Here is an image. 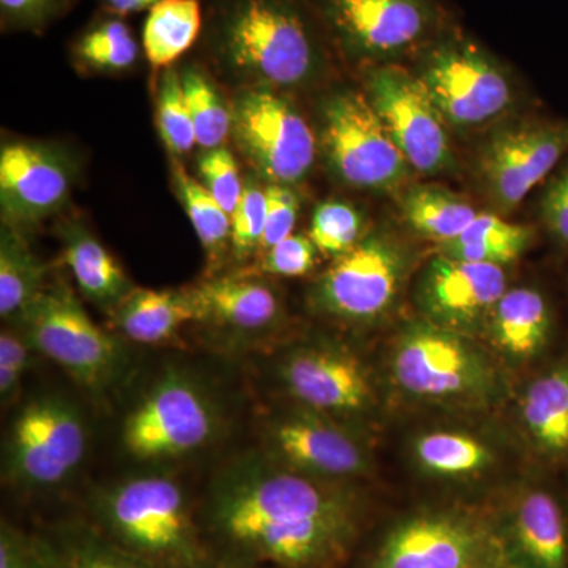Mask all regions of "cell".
<instances>
[{
	"instance_id": "6da1fadb",
	"label": "cell",
	"mask_w": 568,
	"mask_h": 568,
	"mask_svg": "<svg viewBox=\"0 0 568 568\" xmlns=\"http://www.w3.org/2000/svg\"><path fill=\"white\" fill-rule=\"evenodd\" d=\"M200 517L219 567L336 568L362 525L361 504L342 484L261 455L216 474Z\"/></svg>"
},
{
	"instance_id": "7a4b0ae2",
	"label": "cell",
	"mask_w": 568,
	"mask_h": 568,
	"mask_svg": "<svg viewBox=\"0 0 568 568\" xmlns=\"http://www.w3.org/2000/svg\"><path fill=\"white\" fill-rule=\"evenodd\" d=\"M327 37L304 0H220L205 43L231 80L282 91L323 73Z\"/></svg>"
},
{
	"instance_id": "3957f363",
	"label": "cell",
	"mask_w": 568,
	"mask_h": 568,
	"mask_svg": "<svg viewBox=\"0 0 568 568\" xmlns=\"http://www.w3.org/2000/svg\"><path fill=\"white\" fill-rule=\"evenodd\" d=\"M91 523L159 568H219L203 523L181 484L166 476L130 477L93 491Z\"/></svg>"
},
{
	"instance_id": "277c9868",
	"label": "cell",
	"mask_w": 568,
	"mask_h": 568,
	"mask_svg": "<svg viewBox=\"0 0 568 568\" xmlns=\"http://www.w3.org/2000/svg\"><path fill=\"white\" fill-rule=\"evenodd\" d=\"M17 323L33 353L61 366L89 394L102 396L121 381L125 347L89 316L67 284L47 286Z\"/></svg>"
},
{
	"instance_id": "5b68a950",
	"label": "cell",
	"mask_w": 568,
	"mask_h": 568,
	"mask_svg": "<svg viewBox=\"0 0 568 568\" xmlns=\"http://www.w3.org/2000/svg\"><path fill=\"white\" fill-rule=\"evenodd\" d=\"M414 74L454 129L487 125L514 103L511 81L503 67L455 29L418 52Z\"/></svg>"
},
{
	"instance_id": "8992f818",
	"label": "cell",
	"mask_w": 568,
	"mask_h": 568,
	"mask_svg": "<svg viewBox=\"0 0 568 568\" xmlns=\"http://www.w3.org/2000/svg\"><path fill=\"white\" fill-rule=\"evenodd\" d=\"M328 39L358 61L394 63L450 31L437 0H316Z\"/></svg>"
},
{
	"instance_id": "52a82bcc",
	"label": "cell",
	"mask_w": 568,
	"mask_h": 568,
	"mask_svg": "<svg viewBox=\"0 0 568 568\" xmlns=\"http://www.w3.org/2000/svg\"><path fill=\"white\" fill-rule=\"evenodd\" d=\"M219 432V410L189 373L170 368L126 414L122 446L138 462H170L203 450Z\"/></svg>"
},
{
	"instance_id": "ba28073f",
	"label": "cell",
	"mask_w": 568,
	"mask_h": 568,
	"mask_svg": "<svg viewBox=\"0 0 568 568\" xmlns=\"http://www.w3.org/2000/svg\"><path fill=\"white\" fill-rule=\"evenodd\" d=\"M88 426L70 399L40 395L21 407L3 450V480L48 489L69 480L88 454Z\"/></svg>"
},
{
	"instance_id": "9c48e42d",
	"label": "cell",
	"mask_w": 568,
	"mask_h": 568,
	"mask_svg": "<svg viewBox=\"0 0 568 568\" xmlns=\"http://www.w3.org/2000/svg\"><path fill=\"white\" fill-rule=\"evenodd\" d=\"M396 386L432 402H480L493 394L495 372L463 335L432 323L410 325L392 355Z\"/></svg>"
},
{
	"instance_id": "30bf717a",
	"label": "cell",
	"mask_w": 568,
	"mask_h": 568,
	"mask_svg": "<svg viewBox=\"0 0 568 568\" xmlns=\"http://www.w3.org/2000/svg\"><path fill=\"white\" fill-rule=\"evenodd\" d=\"M321 144L336 178L355 190L390 192L409 173V164L365 93L345 91L325 99Z\"/></svg>"
},
{
	"instance_id": "8fae6325",
	"label": "cell",
	"mask_w": 568,
	"mask_h": 568,
	"mask_svg": "<svg viewBox=\"0 0 568 568\" xmlns=\"http://www.w3.org/2000/svg\"><path fill=\"white\" fill-rule=\"evenodd\" d=\"M233 133L239 148L268 183L304 181L316 160V136L286 97L246 88L235 97Z\"/></svg>"
},
{
	"instance_id": "7c38bea8",
	"label": "cell",
	"mask_w": 568,
	"mask_h": 568,
	"mask_svg": "<svg viewBox=\"0 0 568 568\" xmlns=\"http://www.w3.org/2000/svg\"><path fill=\"white\" fill-rule=\"evenodd\" d=\"M365 95L413 170L437 174L454 164L448 125L414 71L376 65L366 74Z\"/></svg>"
},
{
	"instance_id": "4fadbf2b",
	"label": "cell",
	"mask_w": 568,
	"mask_h": 568,
	"mask_svg": "<svg viewBox=\"0 0 568 568\" xmlns=\"http://www.w3.org/2000/svg\"><path fill=\"white\" fill-rule=\"evenodd\" d=\"M406 267L405 250L394 239L368 235L336 257L317 282L313 302L321 312L347 323L376 320L394 304Z\"/></svg>"
},
{
	"instance_id": "5bb4252c",
	"label": "cell",
	"mask_w": 568,
	"mask_h": 568,
	"mask_svg": "<svg viewBox=\"0 0 568 568\" xmlns=\"http://www.w3.org/2000/svg\"><path fill=\"white\" fill-rule=\"evenodd\" d=\"M496 536V526L473 515L424 511L388 530L372 568H477Z\"/></svg>"
},
{
	"instance_id": "9a60e30c",
	"label": "cell",
	"mask_w": 568,
	"mask_h": 568,
	"mask_svg": "<svg viewBox=\"0 0 568 568\" xmlns=\"http://www.w3.org/2000/svg\"><path fill=\"white\" fill-rule=\"evenodd\" d=\"M568 152V123L534 122L493 134L478 155V175L497 207H517Z\"/></svg>"
},
{
	"instance_id": "2e32d148",
	"label": "cell",
	"mask_w": 568,
	"mask_h": 568,
	"mask_svg": "<svg viewBox=\"0 0 568 568\" xmlns=\"http://www.w3.org/2000/svg\"><path fill=\"white\" fill-rule=\"evenodd\" d=\"M74 164L61 149L13 141L0 151V207L3 223L22 230L50 219L69 203Z\"/></svg>"
},
{
	"instance_id": "e0dca14e",
	"label": "cell",
	"mask_w": 568,
	"mask_h": 568,
	"mask_svg": "<svg viewBox=\"0 0 568 568\" xmlns=\"http://www.w3.org/2000/svg\"><path fill=\"white\" fill-rule=\"evenodd\" d=\"M287 394L325 417H354L368 409L373 387L362 362L349 351L325 343L290 351L278 365Z\"/></svg>"
},
{
	"instance_id": "ac0fdd59",
	"label": "cell",
	"mask_w": 568,
	"mask_h": 568,
	"mask_svg": "<svg viewBox=\"0 0 568 568\" xmlns=\"http://www.w3.org/2000/svg\"><path fill=\"white\" fill-rule=\"evenodd\" d=\"M506 291L503 265L469 263L437 253L420 276L417 298L428 323L465 335L487 325Z\"/></svg>"
},
{
	"instance_id": "d6986e66",
	"label": "cell",
	"mask_w": 568,
	"mask_h": 568,
	"mask_svg": "<svg viewBox=\"0 0 568 568\" xmlns=\"http://www.w3.org/2000/svg\"><path fill=\"white\" fill-rule=\"evenodd\" d=\"M264 437L268 457L306 476L335 481L358 476L368 466L353 435L331 417L305 407L272 418Z\"/></svg>"
},
{
	"instance_id": "ffe728a7",
	"label": "cell",
	"mask_w": 568,
	"mask_h": 568,
	"mask_svg": "<svg viewBox=\"0 0 568 568\" xmlns=\"http://www.w3.org/2000/svg\"><path fill=\"white\" fill-rule=\"evenodd\" d=\"M201 310V323L226 328L234 335H257L282 316L274 287L246 276L207 280L193 287Z\"/></svg>"
},
{
	"instance_id": "44dd1931",
	"label": "cell",
	"mask_w": 568,
	"mask_h": 568,
	"mask_svg": "<svg viewBox=\"0 0 568 568\" xmlns=\"http://www.w3.org/2000/svg\"><path fill=\"white\" fill-rule=\"evenodd\" d=\"M500 532L529 568H568V521L551 493L530 489L519 496Z\"/></svg>"
},
{
	"instance_id": "7402d4cb",
	"label": "cell",
	"mask_w": 568,
	"mask_h": 568,
	"mask_svg": "<svg viewBox=\"0 0 568 568\" xmlns=\"http://www.w3.org/2000/svg\"><path fill=\"white\" fill-rule=\"evenodd\" d=\"M112 320L122 336L140 345L171 342L183 325L201 323V310L192 290H138L115 306Z\"/></svg>"
},
{
	"instance_id": "603a6c76",
	"label": "cell",
	"mask_w": 568,
	"mask_h": 568,
	"mask_svg": "<svg viewBox=\"0 0 568 568\" xmlns=\"http://www.w3.org/2000/svg\"><path fill=\"white\" fill-rule=\"evenodd\" d=\"M62 242L63 260L78 290L88 301L114 312L115 306L134 290L122 265L82 224H65Z\"/></svg>"
},
{
	"instance_id": "cb8c5ba5",
	"label": "cell",
	"mask_w": 568,
	"mask_h": 568,
	"mask_svg": "<svg viewBox=\"0 0 568 568\" xmlns=\"http://www.w3.org/2000/svg\"><path fill=\"white\" fill-rule=\"evenodd\" d=\"M487 327L493 343L517 361L536 357L551 334V312L544 295L532 287L507 290L499 298Z\"/></svg>"
},
{
	"instance_id": "d4e9b609",
	"label": "cell",
	"mask_w": 568,
	"mask_h": 568,
	"mask_svg": "<svg viewBox=\"0 0 568 568\" xmlns=\"http://www.w3.org/2000/svg\"><path fill=\"white\" fill-rule=\"evenodd\" d=\"M50 568H159L115 544L91 521H70L36 534Z\"/></svg>"
},
{
	"instance_id": "484cf974",
	"label": "cell",
	"mask_w": 568,
	"mask_h": 568,
	"mask_svg": "<svg viewBox=\"0 0 568 568\" xmlns=\"http://www.w3.org/2000/svg\"><path fill=\"white\" fill-rule=\"evenodd\" d=\"M521 418L538 450L551 458H568V361L530 384Z\"/></svg>"
},
{
	"instance_id": "4316f807",
	"label": "cell",
	"mask_w": 568,
	"mask_h": 568,
	"mask_svg": "<svg viewBox=\"0 0 568 568\" xmlns=\"http://www.w3.org/2000/svg\"><path fill=\"white\" fill-rule=\"evenodd\" d=\"M48 265L33 254L20 230L2 224L0 233V316L20 320L47 290Z\"/></svg>"
},
{
	"instance_id": "83f0119b",
	"label": "cell",
	"mask_w": 568,
	"mask_h": 568,
	"mask_svg": "<svg viewBox=\"0 0 568 568\" xmlns=\"http://www.w3.org/2000/svg\"><path fill=\"white\" fill-rule=\"evenodd\" d=\"M534 241L525 224L506 222L493 213H478L454 241L439 245V253L469 263L507 265L519 260Z\"/></svg>"
},
{
	"instance_id": "f1b7e54d",
	"label": "cell",
	"mask_w": 568,
	"mask_h": 568,
	"mask_svg": "<svg viewBox=\"0 0 568 568\" xmlns=\"http://www.w3.org/2000/svg\"><path fill=\"white\" fill-rule=\"evenodd\" d=\"M203 28L200 0H162L149 10L142 48L153 69H166L193 47Z\"/></svg>"
},
{
	"instance_id": "f546056e",
	"label": "cell",
	"mask_w": 568,
	"mask_h": 568,
	"mask_svg": "<svg viewBox=\"0 0 568 568\" xmlns=\"http://www.w3.org/2000/svg\"><path fill=\"white\" fill-rule=\"evenodd\" d=\"M402 212L416 233L437 244L457 239L478 215L465 197L437 185H414L402 196Z\"/></svg>"
},
{
	"instance_id": "4dcf8cb0",
	"label": "cell",
	"mask_w": 568,
	"mask_h": 568,
	"mask_svg": "<svg viewBox=\"0 0 568 568\" xmlns=\"http://www.w3.org/2000/svg\"><path fill=\"white\" fill-rule=\"evenodd\" d=\"M73 58L82 69L119 73L138 62L140 44L122 17L110 13L82 32L73 44Z\"/></svg>"
},
{
	"instance_id": "1f68e13d",
	"label": "cell",
	"mask_w": 568,
	"mask_h": 568,
	"mask_svg": "<svg viewBox=\"0 0 568 568\" xmlns=\"http://www.w3.org/2000/svg\"><path fill=\"white\" fill-rule=\"evenodd\" d=\"M414 455L425 473L443 477H465L487 469L491 450L477 437L455 432L426 433L418 437Z\"/></svg>"
},
{
	"instance_id": "d6a6232c",
	"label": "cell",
	"mask_w": 568,
	"mask_h": 568,
	"mask_svg": "<svg viewBox=\"0 0 568 568\" xmlns=\"http://www.w3.org/2000/svg\"><path fill=\"white\" fill-rule=\"evenodd\" d=\"M181 82L197 144L205 151L224 145L233 132V110L197 67H185L181 71Z\"/></svg>"
},
{
	"instance_id": "836d02e7",
	"label": "cell",
	"mask_w": 568,
	"mask_h": 568,
	"mask_svg": "<svg viewBox=\"0 0 568 568\" xmlns=\"http://www.w3.org/2000/svg\"><path fill=\"white\" fill-rule=\"evenodd\" d=\"M174 190L189 215L197 239L203 244L211 261L222 256L231 244V215L207 189L186 173L185 168L175 163L173 168Z\"/></svg>"
},
{
	"instance_id": "e575fe53",
	"label": "cell",
	"mask_w": 568,
	"mask_h": 568,
	"mask_svg": "<svg viewBox=\"0 0 568 568\" xmlns=\"http://www.w3.org/2000/svg\"><path fill=\"white\" fill-rule=\"evenodd\" d=\"M156 125L160 136L173 155H185L197 144L196 133L185 95H183L181 73L178 70H164L156 92Z\"/></svg>"
},
{
	"instance_id": "d590c367",
	"label": "cell",
	"mask_w": 568,
	"mask_h": 568,
	"mask_svg": "<svg viewBox=\"0 0 568 568\" xmlns=\"http://www.w3.org/2000/svg\"><path fill=\"white\" fill-rule=\"evenodd\" d=\"M362 227L364 220L357 209L339 201H328L316 209L310 237L321 253L338 257L361 242Z\"/></svg>"
},
{
	"instance_id": "8d00e7d4",
	"label": "cell",
	"mask_w": 568,
	"mask_h": 568,
	"mask_svg": "<svg viewBox=\"0 0 568 568\" xmlns=\"http://www.w3.org/2000/svg\"><path fill=\"white\" fill-rule=\"evenodd\" d=\"M265 230V189L253 179L244 182L241 200L231 215V246L241 260L261 250Z\"/></svg>"
},
{
	"instance_id": "74e56055",
	"label": "cell",
	"mask_w": 568,
	"mask_h": 568,
	"mask_svg": "<svg viewBox=\"0 0 568 568\" xmlns=\"http://www.w3.org/2000/svg\"><path fill=\"white\" fill-rule=\"evenodd\" d=\"M197 170H200V182L207 192L215 197L216 203L222 205L224 211L233 215L241 200L244 182L230 149L226 145L209 149L201 155Z\"/></svg>"
},
{
	"instance_id": "f35d334b",
	"label": "cell",
	"mask_w": 568,
	"mask_h": 568,
	"mask_svg": "<svg viewBox=\"0 0 568 568\" xmlns=\"http://www.w3.org/2000/svg\"><path fill=\"white\" fill-rule=\"evenodd\" d=\"M317 246L312 237L293 234L265 250L261 271L276 276H302L310 274L317 263Z\"/></svg>"
},
{
	"instance_id": "ab89813d",
	"label": "cell",
	"mask_w": 568,
	"mask_h": 568,
	"mask_svg": "<svg viewBox=\"0 0 568 568\" xmlns=\"http://www.w3.org/2000/svg\"><path fill=\"white\" fill-rule=\"evenodd\" d=\"M33 349L21 331L3 327L0 332V399L9 405L17 398L22 379L31 366Z\"/></svg>"
},
{
	"instance_id": "60d3db41",
	"label": "cell",
	"mask_w": 568,
	"mask_h": 568,
	"mask_svg": "<svg viewBox=\"0 0 568 568\" xmlns=\"http://www.w3.org/2000/svg\"><path fill=\"white\" fill-rule=\"evenodd\" d=\"M298 204L301 201L290 185L268 183L265 186V230L260 252L272 248L294 234Z\"/></svg>"
},
{
	"instance_id": "b9f144b4",
	"label": "cell",
	"mask_w": 568,
	"mask_h": 568,
	"mask_svg": "<svg viewBox=\"0 0 568 568\" xmlns=\"http://www.w3.org/2000/svg\"><path fill=\"white\" fill-rule=\"evenodd\" d=\"M73 0H0L3 28L40 32L61 18Z\"/></svg>"
},
{
	"instance_id": "7bdbcfd3",
	"label": "cell",
	"mask_w": 568,
	"mask_h": 568,
	"mask_svg": "<svg viewBox=\"0 0 568 568\" xmlns=\"http://www.w3.org/2000/svg\"><path fill=\"white\" fill-rule=\"evenodd\" d=\"M0 568H50L36 534L18 529L6 518L0 523Z\"/></svg>"
},
{
	"instance_id": "ee69618b",
	"label": "cell",
	"mask_w": 568,
	"mask_h": 568,
	"mask_svg": "<svg viewBox=\"0 0 568 568\" xmlns=\"http://www.w3.org/2000/svg\"><path fill=\"white\" fill-rule=\"evenodd\" d=\"M541 220L559 244L568 245V166L552 179L541 197Z\"/></svg>"
},
{
	"instance_id": "f6af8a7d",
	"label": "cell",
	"mask_w": 568,
	"mask_h": 568,
	"mask_svg": "<svg viewBox=\"0 0 568 568\" xmlns=\"http://www.w3.org/2000/svg\"><path fill=\"white\" fill-rule=\"evenodd\" d=\"M477 568H529L525 560L519 558L517 552L511 549L510 545L503 536L500 529L497 528L495 544L491 545L487 556L481 560Z\"/></svg>"
},
{
	"instance_id": "bcb514c9",
	"label": "cell",
	"mask_w": 568,
	"mask_h": 568,
	"mask_svg": "<svg viewBox=\"0 0 568 568\" xmlns=\"http://www.w3.org/2000/svg\"><path fill=\"white\" fill-rule=\"evenodd\" d=\"M159 2H162V0H102L104 9L110 13L119 14V17L151 10Z\"/></svg>"
},
{
	"instance_id": "7dc6e473",
	"label": "cell",
	"mask_w": 568,
	"mask_h": 568,
	"mask_svg": "<svg viewBox=\"0 0 568 568\" xmlns=\"http://www.w3.org/2000/svg\"><path fill=\"white\" fill-rule=\"evenodd\" d=\"M219 568H256V567H219Z\"/></svg>"
}]
</instances>
